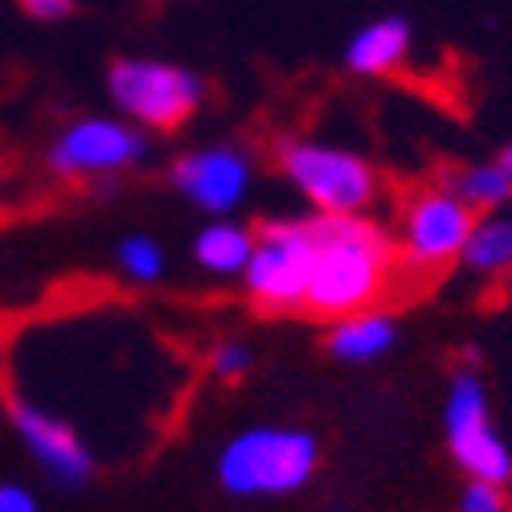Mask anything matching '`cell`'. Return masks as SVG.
<instances>
[{"label": "cell", "mask_w": 512, "mask_h": 512, "mask_svg": "<svg viewBox=\"0 0 512 512\" xmlns=\"http://www.w3.org/2000/svg\"><path fill=\"white\" fill-rule=\"evenodd\" d=\"M500 164H504V168H508V173H512V144H508V148L500 152Z\"/></svg>", "instance_id": "cell-21"}, {"label": "cell", "mask_w": 512, "mask_h": 512, "mask_svg": "<svg viewBox=\"0 0 512 512\" xmlns=\"http://www.w3.org/2000/svg\"><path fill=\"white\" fill-rule=\"evenodd\" d=\"M476 230V209L463 205L451 189H426L406 205L398 259L410 271H439L463 259V246Z\"/></svg>", "instance_id": "cell-8"}, {"label": "cell", "mask_w": 512, "mask_h": 512, "mask_svg": "<svg viewBox=\"0 0 512 512\" xmlns=\"http://www.w3.org/2000/svg\"><path fill=\"white\" fill-rule=\"evenodd\" d=\"M459 512H508L504 488L472 480V484H467V492H463V500H459Z\"/></svg>", "instance_id": "cell-18"}, {"label": "cell", "mask_w": 512, "mask_h": 512, "mask_svg": "<svg viewBox=\"0 0 512 512\" xmlns=\"http://www.w3.org/2000/svg\"><path fill=\"white\" fill-rule=\"evenodd\" d=\"M508 512H512V504H508Z\"/></svg>", "instance_id": "cell-22"}, {"label": "cell", "mask_w": 512, "mask_h": 512, "mask_svg": "<svg viewBox=\"0 0 512 512\" xmlns=\"http://www.w3.org/2000/svg\"><path fill=\"white\" fill-rule=\"evenodd\" d=\"M447 189L463 205H472L476 213L480 209L496 213V209H504L512 201V173H508L500 160H492V164H467V168H459V173L451 177Z\"/></svg>", "instance_id": "cell-15"}, {"label": "cell", "mask_w": 512, "mask_h": 512, "mask_svg": "<svg viewBox=\"0 0 512 512\" xmlns=\"http://www.w3.org/2000/svg\"><path fill=\"white\" fill-rule=\"evenodd\" d=\"M320 463V447L308 431H287V426H254L238 435L222 459L218 480L234 496H283L304 488Z\"/></svg>", "instance_id": "cell-2"}, {"label": "cell", "mask_w": 512, "mask_h": 512, "mask_svg": "<svg viewBox=\"0 0 512 512\" xmlns=\"http://www.w3.org/2000/svg\"><path fill=\"white\" fill-rule=\"evenodd\" d=\"M148 160V136L123 119H78L50 144V173L66 181H95L132 173Z\"/></svg>", "instance_id": "cell-6"}, {"label": "cell", "mask_w": 512, "mask_h": 512, "mask_svg": "<svg viewBox=\"0 0 512 512\" xmlns=\"http://www.w3.org/2000/svg\"><path fill=\"white\" fill-rule=\"evenodd\" d=\"M467 271L476 275H500L512 271V213H488V218H476V230L463 246Z\"/></svg>", "instance_id": "cell-14"}, {"label": "cell", "mask_w": 512, "mask_h": 512, "mask_svg": "<svg viewBox=\"0 0 512 512\" xmlns=\"http://www.w3.org/2000/svg\"><path fill=\"white\" fill-rule=\"evenodd\" d=\"M410 21L406 17H377L369 25H361L353 37H349V46H345V66L361 78H381V74H390L406 62L410 54Z\"/></svg>", "instance_id": "cell-11"}, {"label": "cell", "mask_w": 512, "mask_h": 512, "mask_svg": "<svg viewBox=\"0 0 512 512\" xmlns=\"http://www.w3.org/2000/svg\"><path fill=\"white\" fill-rule=\"evenodd\" d=\"M250 254H254V230L242 226V222H230V218H218V222H209L197 242H193V259L201 271L209 275H242L246 263H250Z\"/></svg>", "instance_id": "cell-13"}, {"label": "cell", "mask_w": 512, "mask_h": 512, "mask_svg": "<svg viewBox=\"0 0 512 512\" xmlns=\"http://www.w3.org/2000/svg\"><path fill=\"white\" fill-rule=\"evenodd\" d=\"M398 246L361 213H316L312 218V275L304 312L320 320H345L369 312L394 283Z\"/></svg>", "instance_id": "cell-1"}, {"label": "cell", "mask_w": 512, "mask_h": 512, "mask_svg": "<svg viewBox=\"0 0 512 512\" xmlns=\"http://www.w3.org/2000/svg\"><path fill=\"white\" fill-rule=\"evenodd\" d=\"M21 5H25V13L37 17V21H62V17H70L74 0H21Z\"/></svg>", "instance_id": "cell-19"}, {"label": "cell", "mask_w": 512, "mask_h": 512, "mask_svg": "<svg viewBox=\"0 0 512 512\" xmlns=\"http://www.w3.org/2000/svg\"><path fill=\"white\" fill-rule=\"evenodd\" d=\"M9 414H13L17 435L33 451V459L46 467L58 484L78 488V484H87L95 476V455H91V447L82 443V435L74 431L66 418L50 414L46 406H37L29 398H13Z\"/></svg>", "instance_id": "cell-10"}, {"label": "cell", "mask_w": 512, "mask_h": 512, "mask_svg": "<svg viewBox=\"0 0 512 512\" xmlns=\"http://www.w3.org/2000/svg\"><path fill=\"white\" fill-rule=\"evenodd\" d=\"M283 177L308 197V205L328 218L340 213H365L377 197L373 164L349 148L316 144V140H287L279 148Z\"/></svg>", "instance_id": "cell-3"}, {"label": "cell", "mask_w": 512, "mask_h": 512, "mask_svg": "<svg viewBox=\"0 0 512 512\" xmlns=\"http://www.w3.org/2000/svg\"><path fill=\"white\" fill-rule=\"evenodd\" d=\"M107 91L115 107L144 127L156 132H177V127L201 107V78L156 58H123L107 74Z\"/></svg>", "instance_id": "cell-5"}, {"label": "cell", "mask_w": 512, "mask_h": 512, "mask_svg": "<svg viewBox=\"0 0 512 512\" xmlns=\"http://www.w3.org/2000/svg\"><path fill=\"white\" fill-rule=\"evenodd\" d=\"M0 512H41L21 484H0Z\"/></svg>", "instance_id": "cell-20"}, {"label": "cell", "mask_w": 512, "mask_h": 512, "mask_svg": "<svg viewBox=\"0 0 512 512\" xmlns=\"http://www.w3.org/2000/svg\"><path fill=\"white\" fill-rule=\"evenodd\" d=\"M308 275H312V218L271 222L263 226V234H254V254L242 271L254 308L271 316L304 312Z\"/></svg>", "instance_id": "cell-4"}, {"label": "cell", "mask_w": 512, "mask_h": 512, "mask_svg": "<svg viewBox=\"0 0 512 512\" xmlns=\"http://www.w3.org/2000/svg\"><path fill=\"white\" fill-rule=\"evenodd\" d=\"M115 259H119V271H123L127 279H132V283H156V279L164 275V267H168L160 242H156V238H148V234H132V238H123Z\"/></svg>", "instance_id": "cell-16"}, {"label": "cell", "mask_w": 512, "mask_h": 512, "mask_svg": "<svg viewBox=\"0 0 512 512\" xmlns=\"http://www.w3.org/2000/svg\"><path fill=\"white\" fill-rule=\"evenodd\" d=\"M209 369H213V377H218V381H242L254 369V353L242 345V340H226V345L213 349Z\"/></svg>", "instance_id": "cell-17"}, {"label": "cell", "mask_w": 512, "mask_h": 512, "mask_svg": "<svg viewBox=\"0 0 512 512\" xmlns=\"http://www.w3.org/2000/svg\"><path fill=\"white\" fill-rule=\"evenodd\" d=\"M250 177H254L250 156L238 148H226V144L185 152L173 164V189L185 201H193L197 209L213 213V218H226L230 209L242 205Z\"/></svg>", "instance_id": "cell-9"}, {"label": "cell", "mask_w": 512, "mask_h": 512, "mask_svg": "<svg viewBox=\"0 0 512 512\" xmlns=\"http://www.w3.org/2000/svg\"><path fill=\"white\" fill-rule=\"evenodd\" d=\"M443 422H447V447L467 476L496 484V488H504L512 480V451L488 422V398H484L480 373H472V369L455 373Z\"/></svg>", "instance_id": "cell-7"}, {"label": "cell", "mask_w": 512, "mask_h": 512, "mask_svg": "<svg viewBox=\"0 0 512 512\" xmlns=\"http://www.w3.org/2000/svg\"><path fill=\"white\" fill-rule=\"evenodd\" d=\"M394 340H398V324L386 312L369 308V312H357L332 324L328 353L340 361H377L381 353L394 349Z\"/></svg>", "instance_id": "cell-12"}]
</instances>
